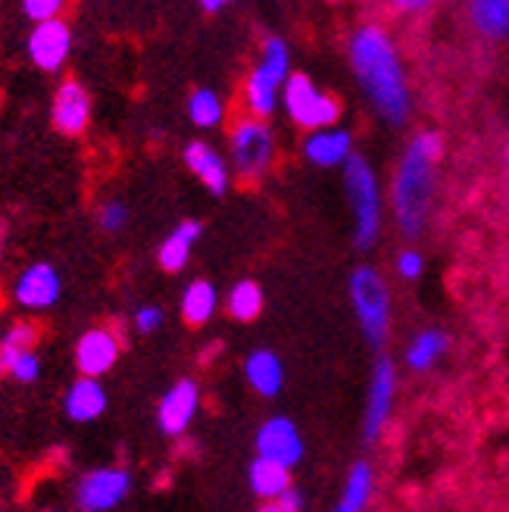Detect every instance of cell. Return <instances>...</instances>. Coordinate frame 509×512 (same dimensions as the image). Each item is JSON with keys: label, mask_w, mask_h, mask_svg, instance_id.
<instances>
[{"label": "cell", "mask_w": 509, "mask_h": 512, "mask_svg": "<svg viewBox=\"0 0 509 512\" xmlns=\"http://www.w3.org/2000/svg\"><path fill=\"white\" fill-rule=\"evenodd\" d=\"M350 69L360 82L363 94L369 97L372 110L388 125H403L413 110L410 79L400 60L394 38L381 25H360L347 44Z\"/></svg>", "instance_id": "cell-1"}, {"label": "cell", "mask_w": 509, "mask_h": 512, "mask_svg": "<svg viewBox=\"0 0 509 512\" xmlns=\"http://www.w3.org/2000/svg\"><path fill=\"white\" fill-rule=\"evenodd\" d=\"M441 157H444V138L438 132H419L403 150V160L394 172L391 207L406 238H419L431 219Z\"/></svg>", "instance_id": "cell-2"}, {"label": "cell", "mask_w": 509, "mask_h": 512, "mask_svg": "<svg viewBox=\"0 0 509 512\" xmlns=\"http://www.w3.org/2000/svg\"><path fill=\"white\" fill-rule=\"evenodd\" d=\"M291 47L285 38L269 35L260 47V60L244 82V104L253 119H269L278 110L282 85L291 79Z\"/></svg>", "instance_id": "cell-3"}, {"label": "cell", "mask_w": 509, "mask_h": 512, "mask_svg": "<svg viewBox=\"0 0 509 512\" xmlns=\"http://www.w3.org/2000/svg\"><path fill=\"white\" fill-rule=\"evenodd\" d=\"M344 191L353 213V244L369 250L381 235V185L366 157L353 153L344 166Z\"/></svg>", "instance_id": "cell-4"}, {"label": "cell", "mask_w": 509, "mask_h": 512, "mask_svg": "<svg viewBox=\"0 0 509 512\" xmlns=\"http://www.w3.org/2000/svg\"><path fill=\"white\" fill-rule=\"evenodd\" d=\"M347 291H350V306H353V316L363 331V338L372 347H381L391 335V313H394L391 288L385 285V278L372 266H360V269H353Z\"/></svg>", "instance_id": "cell-5"}, {"label": "cell", "mask_w": 509, "mask_h": 512, "mask_svg": "<svg viewBox=\"0 0 509 512\" xmlns=\"http://www.w3.org/2000/svg\"><path fill=\"white\" fill-rule=\"evenodd\" d=\"M285 110L294 125H300L303 132H325V128H335L341 119V104L325 94L310 75L294 72L288 85H285Z\"/></svg>", "instance_id": "cell-6"}, {"label": "cell", "mask_w": 509, "mask_h": 512, "mask_svg": "<svg viewBox=\"0 0 509 512\" xmlns=\"http://www.w3.org/2000/svg\"><path fill=\"white\" fill-rule=\"evenodd\" d=\"M275 160V135L266 119H241L232 128V166L244 182H260Z\"/></svg>", "instance_id": "cell-7"}, {"label": "cell", "mask_w": 509, "mask_h": 512, "mask_svg": "<svg viewBox=\"0 0 509 512\" xmlns=\"http://www.w3.org/2000/svg\"><path fill=\"white\" fill-rule=\"evenodd\" d=\"M132 494V472L122 466L91 469L75 484V506L82 512H113Z\"/></svg>", "instance_id": "cell-8"}, {"label": "cell", "mask_w": 509, "mask_h": 512, "mask_svg": "<svg viewBox=\"0 0 509 512\" xmlns=\"http://www.w3.org/2000/svg\"><path fill=\"white\" fill-rule=\"evenodd\" d=\"M397 400V366L388 356H381L372 369L369 391H366V409H363V441L372 444L378 441V434L385 431L391 409Z\"/></svg>", "instance_id": "cell-9"}, {"label": "cell", "mask_w": 509, "mask_h": 512, "mask_svg": "<svg viewBox=\"0 0 509 512\" xmlns=\"http://www.w3.org/2000/svg\"><path fill=\"white\" fill-rule=\"evenodd\" d=\"M60 294H63V278H60L57 266H50V263L25 266L13 281V300L25 313L50 310V306L60 300Z\"/></svg>", "instance_id": "cell-10"}, {"label": "cell", "mask_w": 509, "mask_h": 512, "mask_svg": "<svg viewBox=\"0 0 509 512\" xmlns=\"http://www.w3.org/2000/svg\"><path fill=\"white\" fill-rule=\"evenodd\" d=\"M72 25L60 16L41 25H32L29 38H25V50H29V60L41 72H60L72 54Z\"/></svg>", "instance_id": "cell-11"}, {"label": "cell", "mask_w": 509, "mask_h": 512, "mask_svg": "<svg viewBox=\"0 0 509 512\" xmlns=\"http://www.w3.org/2000/svg\"><path fill=\"white\" fill-rule=\"evenodd\" d=\"M257 456L260 459H272L278 466L294 469L303 453H307V444H303L300 428L288 419V416H272L257 428Z\"/></svg>", "instance_id": "cell-12"}, {"label": "cell", "mask_w": 509, "mask_h": 512, "mask_svg": "<svg viewBox=\"0 0 509 512\" xmlns=\"http://www.w3.org/2000/svg\"><path fill=\"white\" fill-rule=\"evenodd\" d=\"M122 353V341L113 328H88L85 335L75 341V369L82 378H104Z\"/></svg>", "instance_id": "cell-13"}, {"label": "cell", "mask_w": 509, "mask_h": 512, "mask_svg": "<svg viewBox=\"0 0 509 512\" xmlns=\"http://www.w3.org/2000/svg\"><path fill=\"white\" fill-rule=\"evenodd\" d=\"M50 122L60 135H85V128L91 125V94L79 79H66L57 88L54 104H50Z\"/></svg>", "instance_id": "cell-14"}, {"label": "cell", "mask_w": 509, "mask_h": 512, "mask_svg": "<svg viewBox=\"0 0 509 512\" xmlns=\"http://www.w3.org/2000/svg\"><path fill=\"white\" fill-rule=\"evenodd\" d=\"M197 409H200L197 381L178 378L157 406V425L163 434H169V438H178V434H185L191 428V422L197 419Z\"/></svg>", "instance_id": "cell-15"}, {"label": "cell", "mask_w": 509, "mask_h": 512, "mask_svg": "<svg viewBox=\"0 0 509 512\" xmlns=\"http://www.w3.org/2000/svg\"><path fill=\"white\" fill-rule=\"evenodd\" d=\"M303 157L319 169H335V166L344 169L353 157V135L341 125L325 128V132H313L303 141Z\"/></svg>", "instance_id": "cell-16"}, {"label": "cell", "mask_w": 509, "mask_h": 512, "mask_svg": "<svg viewBox=\"0 0 509 512\" xmlns=\"http://www.w3.org/2000/svg\"><path fill=\"white\" fill-rule=\"evenodd\" d=\"M182 157H185V166L200 178L203 188H207L210 194L222 197L228 191L232 172H228V163L222 160V153L216 147H210L207 141H188Z\"/></svg>", "instance_id": "cell-17"}, {"label": "cell", "mask_w": 509, "mask_h": 512, "mask_svg": "<svg viewBox=\"0 0 509 512\" xmlns=\"http://www.w3.org/2000/svg\"><path fill=\"white\" fill-rule=\"evenodd\" d=\"M107 403H110V397H107L104 384H100L97 378H82V375L69 384V391L63 397L66 416L72 422H82V425L104 416L107 413Z\"/></svg>", "instance_id": "cell-18"}, {"label": "cell", "mask_w": 509, "mask_h": 512, "mask_svg": "<svg viewBox=\"0 0 509 512\" xmlns=\"http://www.w3.org/2000/svg\"><path fill=\"white\" fill-rule=\"evenodd\" d=\"M244 378H247L250 388L266 400H272L285 391V366H282V360H278V353H272L266 347L253 350L244 360Z\"/></svg>", "instance_id": "cell-19"}, {"label": "cell", "mask_w": 509, "mask_h": 512, "mask_svg": "<svg viewBox=\"0 0 509 512\" xmlns=\"http://www.w3.org/2000/svg\"><path fill=\"white\" fill-rule=\"evenodd\" d=\"M203 235V225L197 219H185V222H178L172 232L166 235V241L160 244L157 250V263L163 272H182L191 260V253H194V244L200 241Z\"/></svg>", "instance_id": "cell-20"}, {"label": "cell", "mask_w": 509, "mask_h": 512, "mask_svg": "<svg viewBox=\"0 0 509 512\" xmlns=\"http://www.w3.org/2000/svg\"><path fill=\"white\" fill-rule=\"evenodd\" d=\"M247 484L250 491L257 494L266 503L282 500L291 491V469L288 466H278L272 459H253L250 469H247Z\"/></svg>", "instance_id": "cell-21"}, {"label": "cell", "mask_w": 509, "mask_h": 512, "mask_svg": "<svg viewBox=\"0 0 509 512\" xmlns=\"http://www.w3.org/2000/svg\"><path fill=\"white\" fill-rule=\"evenodd\" d=\"M447 347H450V338L444 335L441 328H425L410 341V347H406L403 363L410 372H428V369H435L441 363V356L447 353Z\"/></svg>", "instance_id": "cell-22"}, {"label": "cell", "mask_w": 509, "mask_h": 512, "mask_svg": "<svg viewBox=\"0 0 509 512\" xmlns=\"http://www.w3.org/2000/svg\"><path fill=\"white\" fill-rule=\"evenodd\" d=\"M372 491H375V469L366 463V459H360V463H353V469L347 472L344 491L332 512H366Z\"/></svg>", "instance_id": "cell-23"}, {"label": "cell", "mask_w": 509, "mask_h": 512, "mask_svg": "<svg viewBox=\"0 0 509 512\" xmlns=\"http://www.w3.org/2000/svg\"><path fill=\"white\" fill-rule=\"evenodd\" d=\"M178 310H182V319L188 325H194V328L207 325L216 316V310H219V291H216V285H210V281H203V278L191 281V285L185 288V294H182Z\"/></svg>", "instance_id": "cell-24"}, {"label": "cell", "mask_w": 509, "mask_h": 512, "mask_svg": "<svg viewBox=\"0 0 509 512\" xmlns=\"http://www.w3.org/2000/svg\"><path fill=\"white\" fill-rule=\"evenodd\" d=\"M469 22L481 38H509V0H475L469 4Z\"/></svg>", "instance_id": "cell-25"}, {"label": "cell", "mask_w": 509, "mask_h": 512, "mask_svg": "<svg viewBox=\"0 0 509 512\" xmlns=\"http://www.w3.org/2000/svg\"><path fill=\"white\" fill-rule=\"evenodd\" d=\"M35 341H38V328L35 322H13L7 331H4V338H0V378L10 375L13 363L19 360L22 353H29L35 350Z\"/></svg>", "instance_id": "cell-26"}, {"label": "cell", "mask_w": 509, "mask_h": 512, "mask_svg": "<svg viewBox=\"0 0 509 512\" xmlns=\"http://www.w3.org/2000/svg\"><path fill=\"white\" fill-rule=\"evenodd\" d=\"M263 303H266L263 288L257 285V281L244 278V281H238L232 291H228L225 310H228V316L238 319V322H253L263 313Z\"/></svg>", "instance_id": "cell-27"}, {"label": "cell", "mask_w": 509, "mask_h": 512, "mask_svg": "<svg viewBox=\"0 0 509 512\" xmlns=\"http://www.w3.org/2000/svg\"><path fill=\"white\" fill-rule=\"evenodd\" d=\"M188 119L197 128H203V132H210V128H219L222 119H225L222 97L213 88H197V91H191V97H188Z\"/></svg>", "instance_id": "cell-28"}, {"label": "cell", "mask_w": 509, "mask_h": 512, "mask_svg": "<svg viewBox=\"0 0 509 512\" xmlns=\"http://www.w3.org/2000/svg\"><path fill=\"white\" fill-rule=\"evenodd\" d=\"M97 225L104 228L107 235L122 232V228L129 225V207H125L122 200H107L104 207L97 210Z\"/></svg>", "instance_id": "cell-29"}, {"label": "cell", "mask_w": 509, "mask_h": 512, "mask_svg": "<svg viewBox=\"0 0 509 512\" xmlns=\"http://www.w3.org/2000/svg\"><path fill=\"white\" fill-rule=\"evenodd\" d=\"M22 13L32 19V25L60 19L63 13V0H22Z\"/></svg>", "instance_id": "cell-30"}, {"label": "cell", "mask_w": 509, "mask_h": 512, "mask_svg": "<svg viewBox=\"0 0 509 512\" xmlns=\"http://www.w3.org/2000/svg\"><path fill=\"white\" fill-rule=\"evenodd\" d=\"M422 272H425V256L416 247H406L397 253V275L403 281H416L422 278Z\"/></svg>", "instance_id": "cell-31"}, {"label": "cell", "mask_w": 509, "mask_h": 512, "mask_svg": "<svg viewBox=\"0 0 509 512\" xmlns=\"http://www.w3.org/2000/svg\"><path fill=\"white\" fill-rule=\"evenodd\" d=\"M10 378L19 381V384H35L41 378V360H38V353L35 350L22 353L19 360L13 363V369H10Z\"/></svg>", "instance_id": "cell-32"}, {"label": "cell", "mask_w": 509, "mask_h": 512, "mask_svg": "<svg viewBox=\"0 0 509 512\" xmlns=\"http://www.w3.org/2000/svg\"><path fill=\"white\" fill-rule=\"evenodd\" d=\"M132 322H135V328L141 331V335H154V331L163 328L166 316H163L160 306L147 303V306H141V310H135V319H132Z\"/></svg>", "instance_id": "cell-33"}, {"label": "cell", "mask_w": 509, "mask_h": 512, "mask_svg": "<svg viewBox=\"0 0 509 512\" xmlns=\"http://www.w3.org/2000/svg\"><path fill=\"white\" fill-rule=\"evenodd\" d=\"M278 503H282V506H288V509H294V512H300V509H303V494L291 488V491H288V494H285L282 500H278Z\"/></svg>", "instance_id": "cell-34"}, {"label": "cell", "mask_w": 509, "mask_h": 512, "mask_svg": "<svg viewBox=\"0 0 509 512\" xmlns=\"http://www.w3.org/2000/svg\"><path fill=\"white\" fill-rule=\"evenodd\" d=\"M222 7H225L222 0H203V4H200V10H203V13H219Z\"/></svg>", "instance_id": "cell-35"}, {"label": "cell", "mask_w": 509, "mask_h": 512, "mask_svg": "<svg viewBox=\"0 0 509 512\" xmlns=\"http://www.w3.org/2000/svg\"><path fill=\"white\" fill-rule=\"evenodd\" d=\"M257 512H294V509H288V506H282V503L275 500V503H263Z\"/></svg>", "instance_id": "cell-36"}, {"label": "cell", "mask_w": 509, "mask_h": 512, "mask_svg": "<svg viewBox=\"0 0 509 512\" xmlns=\"http://www.w3.org/2000/svg\"><path fill=\"white\" fill-rule=\"evenodd\" d=\"M506 166H509V147H506Z\"/></svg>", "instance_id": "cell-37"}, {"label": "cell", "mask_w": 509, "mask_h": 512, "mask_svg": "<svg viewBox=\"0 0 509 512\" xmlns=\"http://www.w3.org/2000/svg\"><path fill=\"white\" fill-rule=\"evenodd\" d=\"M44 512H57V509H44Z\"/></svg>", "instance_id": "cell-38"}]
</instances>
